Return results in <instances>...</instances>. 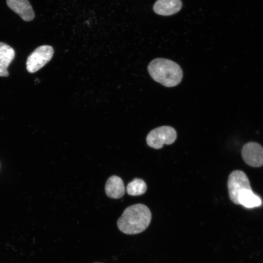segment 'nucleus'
Segmentation results:
<instances>
[{
	"label": "nucleus",
	"mask_w": 263,
	"mask_h": 263,
	"mask_svg": "<svg viewBox=\"0 0 263 263\" xmlns=\"http://www.w3.org/2000/svg\"><path fill=\"white\" fill-rule=\"evenodd\" d=\"M151 214L145 205L137 204L130 206L123 211L118 219L119 230L126 234L134 235L143 232L150 225Z\"/></svg>",
	"instance_id": "nucleus-1"
},
{
	"label": "nucleus",
	"mask_w": 263,
	"mask_h": 263,
	"mask_svg": "<svg viewBox=\"0 0 263 263\" xmlns=\"http://www.w3.org/2000/svg\"><path fill=\"white\" fill-rule=\"evenodd\" d=\"M148 71L154 80L167 87L179 84L183 75L182 70L177 63L164 58L151 60L148 66Z\"/></svg>",
	"instance_id": "nucleus-2"
},
{
	"label": "nucleus",
	"mask_w": 263,
	"mask_h": 263,
	"mask_svg": "<svg viewBox=\"0 0 263 263\" xmlns=\"http://www.w3.org/2000/svg\"><path fill=\"white\" fill-rule=\"evenodd\" d=\"M177 133L172 127L163 126L151 130L148 134L146 141L148 145L155 149H159L164 144L170 145L175 141Z\"/></svg>",
	"instance_id": "nucleus-3"
},
{
	"label": "nucleus",
	"mask_w": 263,
	"mask_h": 263,
	"mask_svg": "<svg viewBox=\"0 0 263 263\" xmlns=\"http://www.w3.org/2000/svg\"><path fill=\"white\" fill-rule=\"evenodd\" d=\"M54 54L53 47L49 45H42L37 48L28 56L26 69L30 73H35L47 64Z\"/></svg>",
	"instance_id": "nucleus-4"
},
{
	"label": "nucleus",
	"mask_w": 263,
	"mask_h": 263,
	"mask_svg": "<svg viewBox=\"0 0 263 263\" xmlns=\"http://www.w3.org/2000/svg\"><path fill=\"white\" fill-rule=\"evenodd\" d=\"M227 188L229 198L236 205L238 204V195L244 189H251L249 180L243 171L235 170L229 175Z\"/></svg>",
	"instance_id": "nucleus-5"
},
{
	"label": "nucleus",
	"mask_w": 263,
	"mask_h": 263,
	"mask_svg": "<svg viewBox=\"0 0 263 263\" xmlns=\"http://www.w3.org/2000/svg\"><path fill=\"white\" fill-rule=\"evenodd\" d=\"M241 153L244 161L248 165L255 168L263 166V147L259 143L250 142L245 144Z\"/></svg>",
	"instance_id": "nucleus-6"
},
{
	"label": "nucleus",
	"mask_w": 263,
	"mask_h": 263,
	"mask_svg": "<svg viewBox=\"0 0 263 263\" xmlns=\"http://www.w3.org/2000/svg\"><path fill=\"white\" fill-rule=\"evenodd\" d=\"M6 3L23 20L29 21L34 19L35 13L28 0H6Z\"/></svg>",
	"instance_id": "nucleus-7"
},
{
	"label": "nucleus",
	"mask_w": 263,
	"mask_h": 263,
	"mask_svg": "<svg viewBox=\"0 0 263 263\" xmlns=\"http://www.w3.org/2000/svg\"><path fill=\"white\" fill-rule=\"evenodd\" d=\"M182 6L181 0H157L153 5L154 12L162 16H170L179 12Z\"/></svg>",
	"instance_id": "nucleus-8"
},
{
	"label": "nucleus",
	"mask_w": 263,
	"mask_h": 263,
	"mask_svg": "<svg viewBox=\"0 0 263 263\" xmlns=\"http://www.w3.org/2000/svg\"><path fill=\"white\" fill-rule=\"evenodd\" d=\"M106 195L112 198L118 199L125 193V187L121 178L113 175L107 180L105 187Z\"/></svg>",
	"instance_id": "nucleus-9"
},
{
	"label": "nucleus",
	"mask_w": 263,
	"mask_h": 263,
	"mask_svg": "<svg viewBox=\"0 0 263 263\" xmlns=\"http://www.w3.org/2000/svg\"><path fill=\"white\" fill-rule=\"evenodd\" d=\"M15 56L13 48L7 44L0 42V76H7V68Z\"/></svg>",
	"instance_id": "nucleus-10"
},
{
	"label": "nucleus",
	"mask_w": 263,
	"mask_h": 263,
	"mask_svg": "<svg viewBox=\"0 0 263 263\" xmlns=\"http://www.w3.org/2000/svg\"><path fill=\"white\" fill-rule=\"evenodd\" d=\"M238 204L247 208L258 207L262 205L261 198L252 189H244L238 195Z\"/></svg>",
	"instance_id": "nucleus-11"
},
{
	"label": "nucleus",
	"mask_w": 263,
	"mask_h": 263,
	"mask_svg": "<svg viewBox=\"0 0 263 263\" xmlns=\"http://www.w3.org/2000/svg\"><path fill=\"white\" fill-rule=\"evenodd\" d=\"M147 189V185L142 179L135 178L127 185V192L130 195L138 196L144 194Z\"/></svg>",
	"instance_id": "nucleus-12"
},
{
	"label": "nucleus",
	"mask_w": 263,
	"mask_h": 263,
	"mask_svg": "<svg viewBox=\"0 0 263 263\" xmlns=\"http://www.w3.org/2000/svg\"></svg>",
	"instance_id": "nucleus-13"
}]
</instances>
